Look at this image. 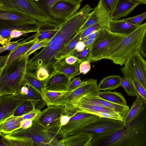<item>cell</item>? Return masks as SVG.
Segmentation results:
<instances>
[{
  "instance_id": "13",
  "label": "cell",
  "mask_w": 146,
  "mask_h": 146,
  "mask_svg": "<svg viewBox=\"0 0 146 146\" xmlns=\"http://www.w3.org/2000/svg\"><path fill=\"white\" fill-rule=\"evenodd\" d=\"M70 118L68 122L62 128L67 134L89 124L100 117L90 113L75 111L69 115Z\"/></svg>"
},
{
  "instance_id": "28",
  "label": "cell",
  "mask_w": 146,
  "mask_h": 146,
  "mask_svg": "<svg viewBox=\"0 0 146 146\" xmlns=\"http://www.w3.org/2000/svg\"><path fill=\"white\" fill-rule=\"evenodd\" d=\"M36 40V38H33L23 43L15 50L10 51L8 54V57L5 65L21 58L33 45Z\"/></svg>"
},
{
  "instance_id": "41",
  "label": "cell",
  "mask_w": 146,
  "mask_h": 146,
  "mask_svg": "<svg viewBox=\"0 0 146 146\" xmlns=\"http://www.w3.org/2000/svg\"><path fill=\"white\" fill-rule=\"evenodd\" d=\"M106 11L110 15L113 12L119 0H100Z\"/></svg>"
},
{
  "instance_id": "7",
  "label": "cell",
  "mask_w": 146,
  "mask_h": 146,
  "mask_svg": "<svg viewBox=\"0 0 146 146\" xmlns=\"http://www.w3.org/2000/svg\"><path fill=\"white\" fill-rule=\"evenodd\" d=\"M125 36L111 33L106 29L99 30V33L90 48V62H94L105 59Z\"/></svg>"
},
{
  "instance_id": "54",
  "label": "cell",
  "mask_w": 146,
  "mask_h": 146,
  "mask_svg": "<svg viewBox=\"0 0 146 146\" xmlns=\"http://www.w3.org/2000/svg\"><path fill=\"white\" fill-rule=\"evenodd\" d=\"M70 118V116L67 115H62L60 119V123L61 127L66 125L68 122Z\"/></svg>"
},
{
  "instance_id": "52",
  "label": "cell",
  "mask_w": 146,
  "mask_h": 146,
  "mask_svg": "<svg viewBox=\"0 0 146 146\" xmlns=\"http://www.w3.org/2000/svg\"><path fill=\"white\" fill-rule=\"evenodd\" d=\"M0 146H10L8 139L5 135L0 132Z\"/></svg>"
},
{
  "instance_id": "61",
  "label": "cell",
  "mask_w": 146,
  "mask_h": 146,
  "mask_svg": "<svg viewBox=\"0 0 146 146\" xmlns=\"http://www.w3.org/2000/svg\"></svg>"
},
{
  "instance_id": "5",
  "label": "cell",
  "mask_w": 146,
  "mask_h": 146,
  "mask_svg": "<svg viewBox=\"0 0 146 146\" xmlns=\"http://www.w3.org/2000/svg\"><path fill=\"white\" fill-rule=\"evenodd\" d=\"M5 136L7 137L28 140L32 143V146H58L60 141L46 128L34 121L30 127L19 129Z\"/></svg>"
},
{
  "instance_id": "16",
  "label": "cell",
  "mask_w": 146,
  "mask_h": 146,
  "mask_svg": "<svg viewBox=\"0 0 146 146\" xmlns=\"http://www.w3.org/2000/svg\"><path fill=\"white\" fill-rule=\"evenodd\" d=\"M80 6H76L66 2L59 1L50 8L49 14L54 19L61 24L75 14Z\"/></svg>"
},
{
  "instance_id": "58",
  "label": "cell",
  "mask_w": 146,
  "mask_h": 146,
  "mask_svg": "<svg viewBox=\"0 0 146 146\" xmlns=\"http://www.w3.org/2000/svg\"><path fill=\"white\" fill-rule=\"evenodd\" d=\"M11 41H9L7 39L3 37L0 34V44L3 46H4Z\"/></svg>"
},
{
  "instance_id": "9",
  "label": "cell",
  "mask_w": 146,
  "mask_h": 146,
  "mask_svg": "<svg viewBox=\"0 0 146 146\" xmlns=\"http://www.w3.org/2000/svg\"><path fill=\"white\" fill-rule=\"evenodd\" d=\"M125 124L121 121L112 119L99 117L89 124L75 130L66 135L79 134H87L93 136L117 130Z\"/></svg>"
},
{
  "instance_id": "30",
  "label": "cell",
  "mask_w": 146,
  "mask_h": 146,
  "mask_svg": "<svg viewBox=\"0 0 146 146\" xmlns=\"http://www.w3.org/2000/svg\"><path fill=\"white\" fill-rule=\"evenodd\" d=\"M121 77L118 75H111L103 78L98 86L99 90H115L121 86Z\"/></svg>"
},
{
  "instance_id": "23",
  "label": "cell",
  "mask_w": 146,
  "mask_h": 146,
  "mask_svg": "<svg viewBox=\"0 0 146 146\" xmlns=\"http://www.w3.org/2000/svg\"><path fill=\"white\" fill-rule=\"evenodd\" d=\"M80 64L71 65L67 64L64 58L58 60L52 66L53 71L64 74L71 80L80 74L79 67Z\"/></svg>"
},
{
  "instance_id": "6",
  "label": "cell",
  "mask_w": 146,
  "mask_h": 146,
  "mask_svg": "<svg viewBox=\"0 0 146 146\" xmlns=\"http://www.w3.org/2000/svg\"><path fill=\"white\" fill-rule=\"evenodd\" d=\"M1 6L28 16L40 24L58 27L60 25L42 11L33 0H3Z\"/></svg>"
},
{
  "instance_id": "35",
  "label": "cell",
  "mask_w": 146,
  "mask_h": 146,
  "mask_svg": "<svg viewBox=\"0 0 146 146\" xmlns=\"http://www.w3.org/2000/svg\"><path fill=\"white\" fill-rule=\"evenodd\" d=\"M121 86L128 95L133 97L139 96L132 82L124 76L121 77Z\"/></svg>"
},
{
  "instance_id": "19",
  "label": "cell",
  "mask_w": 146,
  "mask_h": 146,
  "mask_svg": "<svg viewBox=\"0 0 146 146\" xmlns=\"http://www.w3.org/2000/svg\"><path fill=\"white\" fill-rule=\"evenodd\" d=\"M93 136L87 134L66 135L59 141L58 146H92Z\"/></svg>"
},
{
  "instance_id": "17",
  "label": "cell",
  "mask_w": 146,
  "mask_h": 146,
  "mask_svg": "<svg viewBox=\"0 0 146 146\" xmlns=\"http://www.w3.org/2000/svg\"><path fill=\"white\" fill-rule=\"evenodd\" d=\"M71 80L66 74L53 71L44 80V88L48 90L66 91Z\"/></svg>"
},
{
  "instance_id": "22",
  "label": "cell",
  "mask_w": 146,
  "mask_h": 146,
  "mask_svg": "<svg viewBox=\"0 0 146 146\" xmlns=\"http://www.w3.org/2000/svg\"><path fill=\"white\" fill-rule=\"evenodd\" d=\"M40 23H20L10 26L0 28V34L4 38L9 39L10 35L13 30L28 31L31 33L36 32L38 30Z\"/></svg>"
},
{
  "instance_id": "31",
  "label": "cell",
  "mask_w": 146,
  "mask_h": 146,
  "mask_svg": "<svg viewBox=\"0 0 146 146\" xmlns=\"http://www.w3.org/2000/svg\"><path fill=\"white\" fill-rule=\"evenodd\" d=\"M98 95L102 99L113 103L122 106H127L125 98L119 92L110 91L100 92Z\"/></svg>"
},
{
  "instance_id": "60",
  "label": "cell",
  "mask_w": 146,
  "mask_h": 146,
  "mask_svg": "<svg viewBox=\"0 0 146 146\" xmlns=\"http://www.w3.org/2000/svg\"><path fill=\"white\" fill-rule=\"evenodd\" d=\"M3 0H0V6H1L2 4Z\"/></svg>"
},
{
  "instance_id": "51",
  "label": "cell",
  "mask_w": 146,
  "mask_h": 146,
  "mask_svg": "<svg viewBox=\"0 0 146 146\" xmlns=\"http://www.w3.org/2000/svg\"><path fill=\"white\" fill-rule=\"evenodd\" d=\"M33 121L31 119H23L21 123V128L27 129L31 127L32 125Z\"/></svg>"
},
{
  "instance_id": "29",
  "label": "cell",
  "mask_w": 146,
  "mask_h": 146,
  "mask_svg": "<svg viewBox=\"0 0 146 146\" xmlns=\"http://www.w3.org/2000/svg\"><path fill=\"white\" fill-rule=\"evenodd\" d=\"M59 27L40 23L38 31L35 33L34 38H36L37 41L45 38L51 39L58 31Z\"/></svg>"
},
{
  "instance_id": "25",
  "label": "cell",
  "mask_w": 146,
  "mask_h": 146,
  "mask_svg": "<svg viewBox=\"0 0 146 146\" xmlns=\"http://www.w3.org/2000/svg\"><path fill=\"white\" fill-rule=\"evenodd\" d=\"M146 100L139 96L133 102L130 109L125 116L123 122L125 125L130 123L137 117L146 108Z\"/></svg>"
},
{
  "instance_id": "11",
  "label": "cell",
  "mask_w": 146,
  "mask_h": 146,
  "mask_svg": "<svg viewBox=\"0 0 146 146\" xmlns=\"http://www.w3.org/2000/svg\"><path fill=\"white\" fill-rule=\"evenodd\" d=\"M68 111L64 104L48 105L46 108L41 111L35 121L43 127L48 128L60 123L61 116L67 115Z\"/></svg>"
},
{
  "instance_id": "26",
  "label": "cell",
  "mask_w": 146,
  "mask_h": 146,
  "mask_svg": "<svg viewBox=\"0 0 146 146\" xmlns=\"http://www.w3.org/2000/svg\"><path fill=\"white\" fill-rule=\"evenodd\" d=\"M23 119L21 116L12 115L1 122L0 123V132L6 135L12 133L21 128V123Z\"/></svg>"
},
{
  "instance_id": "3",
  "label": "cell",
  "mask_w": 146,
  "mask_h": 146,
  "mask_svg": "<svg viewBox=\"0 0 146 146\" xmlns=\"http://www.w3.org/2000/svg\"><path fill=\"white\" fill-rule=\"evenodd\" d=\"M29 57L16 60L2 68L0 73V96L19 92L27 72Z\"/></svg>"
},
{
  "instance_id": "32",
  "label": "cell",
  "mask_w": 146,
  "mask_h": 146,
  "mask_svg": "<svg viewBox=\"0 0 146 146\" xmlns=\"http://www.w3.org/2000/svg\"><path fill=\"white\" fill-rule=\"evenodd\" d=\"M24 80L40 95L42 99L43 98L45 90L44 81L40 80L32 72H28L25 74Z\"/></svg>"
},
{
  "instance_id": "38",
  "label": "cell",
  "mask_w": 146,
  "mask_h": 146,
  "mask_svg": "<svg viewBox=\"0 0 146 146\" xmlns=\"http://www.w3.org/2000/svg\"><path fill=\"white\" fill-rule=\"evenodd\" d=\"M33 0L40 8L49 15V11L52 6L59 0Z\"/></svg>"
},
{
  "instance_id": "20",
  "label": "cell",
  "mask_w": 146,
  "mask_h": 146,
  "mask_svg": "<svg viewBox=\"0 0 146 146\" xmlns=\"http://www.w3.org/2000/svg\"><path fill=\"white\" fill-rule=\"evenodd\" d=\"M110 18H111L110 15L104 9L99 1L97 6L89 13L87 20L80 29L79 32H82L88 27Z\"/></svg>"
},
{
  "instance_id": "45",
  "label": "cell",
  "mask_w": 146,
  "mask_h": 146,
  "mask_svg": "<svg viewBox=\"0 0 146 146\" xmlns=\"http://www.w3.org/2000/svg\"><path fill=\"white\" fill-rule=\"evenodd\" d=\"M41 111L40 110L33 109L21 116L23 119H31L34 121H35Z\"/></svg>"
},
{
  "instance_id": "55",
  "label": "cell",
  "mask_w": 146,
  "mask_h": 146,
  "mask_svg": "<svg viewBox=\"0 0 146 146\" xmlns=\"http://www.w3.org/2000/svg\"><path fill=\"white\" fill-rule=\"evenodd\" d=\"M85 47V45L83 41L80 40L76 44L75 50L77 52H80L83 51Z\"/></svg>"
},
{
  "instance_id": "40",
  "label": "cell",
  "mask_w": 146,
  "mask_h": 146,
  "mask_svg": "<svg viewBox=\"0 0 146 146\" xmlns=\"http://www.w3.org/2000/svg\"><path fill=\"white\" fill-rule=\"evenodd\" d=\"M25 42V40L22 38L16 41H11L4 46H0V53L6 50L12 51Z\"/></svg>"
},
{
  "instance_id": "33",
  "label": "cell",
  "mask_w": 146,
  "mask_h": 146,
  "mask_svg": "<svg viewBox=\"0 0 146 146\" xmlns=\"http://www.w3.org/2000/svg\"><path fill=\"white\" fill-rule=\"evenodd\" d=\"M82 32L79 33L70 42L64 47L55 56L54 58L56 61L65 58L70 56L75 50L77 43L80 40Z\"/></svg>"
},
{
  "instance_id": "18",
  "label": "cell",
  "mask_w": 146,
  "mask_h": 146,
  "mask_svg": "<svg viewBox=\"0 0 146 146\" xmlns=\"http://www.w3.org/2000/svg\"><path fill=\"white\" fill-rule=\"evenodd\" d=\"M18 93L24 95L35 109L40 110L46 105L40 95L24 80Z\"/></svg>"
},
{
  "instance_id": "43",
  "label": "cell",
  "mask_w": 146,
  "mask_h": 146,
  "mask_svg": "<svg viewBox=\"0 0 146 146\" xmlns=\"http://www.w3.org/2000/svg\"><path fill=\"white\" fill-rule=\"evenodd\" d=\"M6 137L8 139L10 146H32V143L30 141L25 139L7 137Z\"/></svg>"
},
{
  "instance_id": "10",
  "label": "cell",
  "mask_w": 146,
  "mask_h": 146,
  "mask_svg": "<svg viewBox=\"0 0 146 146\" xmlns=\"http://www.w3.org/2000/svg\"><path fill=\"white\" fill-rule=\"evenodd\" d=\"M97 79H90L82 83L78 87L67 93L63 98L64 104L66 106L68 112L72 105L84 95L91 93H98Z\"/></svg>"
},
{
  "instance_id": "27",
  "label": "cell",
  "mask_w": 146,
  "mask_h": 146,
  "mask_svg": "<svg viewBox=\"0 0 146 146\" xmlns=\"http://www.w3.org/2000/svg\"><path fill=\"white\" fill-rule=\"evenodd\" d=\"M69 92L53 91L45 89L42 99L47 106L64 104V97Z\"/></svg>"
},
{
  "instance_id": "50",
  "label": "cell",
  "mask_w": 146,
  "mask_h": 146,
  "mask_svg": "<svg viewBox=\"0 0 146 146\" xmlns=\"http://www.w3.org/2000/svg\"><path fill=\"white\" fill-rule=\"evenodd\" d=\"M30 33L28 31L13 30L11 32L10 34L9 39L11 41L13 38H17L24 34Z\"/></svg>"
},
{
  "instance_id": "56",
  "label": "cell",
  "mask_w": 146,
  "mask_h": 146,
  "mask_svg": "<svg viewBox=\"0 0 146 146\" xmlns=\"http://www.w3.org/2000/svg\"><path fill=\"white\" fill-rule=\"evenodd\" d=\"M8 57V54L3 56H0V73L2 68L6 65Z\"/></svg>"
},
{
  "instance_id": "37",
  "label": "cell",
  "mask_w": 146,
  "mask_h": 146,
  "mask_svg": "<svg viewBox=\"0 0 146 146\" xmlns=\"http://www.w3.org/2000/svg\"><path fill=\"white\" fill-rule=\"evenodd\" d=\"M50 40L51 39L48 38H45L39 41L36 40L33 45L21 58H26L29 56L30 54L36 50L42 47L46 46Z\"/></svg>"
},
{
  "instance_id": "47",
  "label": "cell",
  "mask_w": 146,
  "mask_h": 146,
  "mask_svg": "<svg viewBox=\"0 0 146 146\" xmlns=\"http://www.w3.org/2000/svg\"><path fill=\"white\" fill-rule=\"evenodd\" d=\"M90 62L89 61L86 60L80 64L79 69L80 74H85L91 70V65Z\"/></svg>"
},
{
  "instance_id": "46",
  "label": "cell",
  "mask_w": 146,
  "mask_h": 146,
  "mask_svg": "<svg viewBox=\"0 0 146 146\" xmlns=\"http://www.w3.org/2000/svg\"><path fill=\"white\" fill-rule=\"evenodd\" d=\"M83 81L80 79V77L73 78L72 80L70 81L67 91H71L75 89L81 84Z\"/></svg>"
},
{
  "instance_id": "44",
  "label": "cell",
  "mask_w": 146,
  "mask_h": 146,
  "mask_svg": "<svg viewBox=\"0 0 146 146\" xmlns=\"http://www.w3.org/2000/svg\"><path fill=\"white\" fill-rule=\"evenodd\" d=\"M132 82L139 96L146 100V89L135 78L133 79Z\"/></svg>"
},
{
  "instance_id": "2",
  "label": "cell",
  "mask_w": 146,
  "mask_h": 146,
  "mask_svg": "<svg viewBox=\"0 0 146 146\" xmlns=\"http://www.w3.org/2000/svg\"><path fill=\"white\" fill-rule=\"evenodd\" d=\"M92 146H146L145 108L130 123L120 128L93 137Z\"/></svg>"
},
{
  "instance_id": "12",
  "label": "cell",
  "mask_w": 146,
  "mask_h": 146,
  "mask_svg": "<svg viewBox=\"0 0 146 146\" xmlns=\"http://www.w3.org/2000/svg\"><path fill=\"white\" fill-rule=\"evenodd\" d=\"M28 100L26 97L19 93L1 96L0 123L8 117L13 115L17 108Z\"/></svg>"
},
{
  "instance_id": "8",
  "label": "cell",
  "mask_w": 146,
  "mask_h": 146,
  "mask_svg": "<svg viewBox=\"0 0 146 146\" xmlns=\"http://www.w3.org/2000/svg\"><path fill=\"white\" fill-rule=\"evenodd\" d=\"M121 70L124 76L130 80L135 78L146 89V62L139 50L131 54Z\"/></svg>"
},
{
  "instance_id": "49",
  "label": "cell",
  "mask_w": 146,
  "mask_h": 146,
  "mask_svg": "<svg viewBox=\"0 0 146 146\" xmlns=\"http://www.w3.org/2000/svg\"><path fill=\"white\" fill-rule=\"evenodd\" d=\"M64 58L65 62L68 64L71 65L80 64L81 61L75 56L70 55Z\"/></svg>"
},
{
  "instance_id": "59",
  "label": "cell",
  "mask_w": 146,
  "mask_h": 146,
  "mask_svg": "<svg viewBox=\"0 0 146 146\" xmlns=\"http://www.w3.org/2000/svg\"><path fill=\"white\" fill-rule=\"evenodd\" d=\"M139 3L140 4H146V0H128Z\"/></svg>"
},
{
  "instance_id": "15",
  "label": "cell",
  "mask_w": 146,
  "mask_h": 146,
  "mask_svg": "<svg viewBox=\"0 0 146 146\" xmlns=\"http://www.w3.org/2000/svg\"><path fill=\"white\" fill-rule=\"evenodd\" d=\"M25 23H39L26 15L0 6V28Z\"/></svg>"
},
{
  "instance_id": "42",
  "label": "cell",
  "mask_w": 146,
  "mask_h": 146,
  "mask_svg": "<svg viewBox=\"0 0 146 146\" xmlns=\"http://www.w3.org/2000/svg\"><path fill=\"white\" fill-rule=\"evenodd\" d=\"M146 18V12H145L137 16L122 19L132 25L138 26Z\"/></svg>"
},
{
  "instance_id": "36",
  "label": "cell",
  "mask_w": 146,
  "mask_h": 146,
  "mask_svg": "<svg viewBox=\"0 0 146 146\" xmlns=\"http://www.w3.org/2000/svg\"><path fill=\"white\" fill-rule=\"evenodd\" d=\"M35 108L31 103L29 101L27 100L17 108L13 115L21 116Z\"/></svg>"
},
{
  "instance_id": "1",
  "label": "cell",
  "mask_w": 146,
  "mask_h": 146,
  "mask_svg": "<svg viewBox=\"0 0 146 146\" xmlns=\"http://www.w3.org/2000/svg\"><path fill=\"white\" fill-rule=\"evenodd\" d=\"M93 8L86 4L69 19L62 23L58 31L48 45L28 60L27 72L37 70L40 68H52L56 62L57 54L79 33Z\"/></svg>"
},
{
  "instance_id": "4",
  "label": "cell",
  "mask_w": 146,
  "mask_h": 146,
  "mask_svg": "<svg viewBox=\"0 0 146 146\" xmlns=\"http://www.w3.org/2000/svg\"><path fill=\"white\" fill-rule=\"evenodd\" d=\"M146 23L138 26L122 40L111 50L105 59L111 60L116 64L123 65L129 57L133 52L139 50L145 36Z\"/></svg>"
},
{
  "instance_id": "57",
  "label": "cell",
  "mask_w": 146,
  "mask_h": 146,
  "mask_svg": "<svg viewBox=\"0 0 146 146\" xmlns=\"http://www.w3.org/2000/svg\"><path fill=\"white\" fill-rule=\"evenodd\" d=\"M83 0H59L58 1L66 2L74 6H80L81 3Z\"/></svg>"
},
{
  "instance_id": "14",
  "label": "cell",
  "mask_w": 146,
  "mask_h": 146,
  "mask_svg": "<svg viewBox=\"0 0 146 146\" xmlns=\"http://www.w3.org/2000/svg\"><path fill=\"white\" fill-rule=\"evenodd\" d=\"M98 94L91 93L86 94L79 99L75 104L97 105L110 108L120 114L124 118L129 109L128 106L120 105L102 99L98 96Z\"/></svg>"
},
{
  "instance_id": "24",
  "label": "cell",
  "mask_w": 146,
  "mask_h": 146,
  "mask_svg": "<svg viewBox=\"0 0 146 146\" xmlns=\"http://www.w3.org/2000/svg\"><path fill=\"white\" fill-rule=\"evenodd\" d=\"M138 26L132 25L122 19L117 20L111 19L109 23V31L111 32L126 35L132 32Z\"/></svg>"
},
{
  "instance_id": "34",
  "label": "cell",
  "mask_w": 146,
  "mask_h": 146,
  "mask_svg": "<svg viewBox=\"0 0 146 146\" xmlns=\"http://www.w3.org/2000/svg\"><path fill=\"white\" fill-rule=\"evenodd\" d=\"M111 18L107 19L94 24L86 29L82 32L80 40L83 41L88 36L94 31L101 29H109V23Z\"/></svg>"
},
{
  "instance_id": "53",
  "label": "cell",
  "mask_w": 146,
  "mask_h": 146,
  "mask_svg": "<svg viewBox=\"0 0 146 146\" xmlns=\"http://www.w3.org/2000/svg\"><path fill=\"white\" fill-rule=\"evenodd\" d=\"M146 35L145 36L141 43L139 51L142 56L145 57H146Z\"/></svg>"
},
{
  "instance_id": "21",
  "label": "cell",
  "mask_w": 146,
  "mask_h": 146,
  "mask_svg": "<svg viewBox=\"0 0 146 146\" xmlns=\"http://www.w3.org/2000/svg\"><path fill=\"white\" fill-rule=\"evenodd\" d=\"M138 3L128 0H119L112 13L111 19L117 20L129 14L137 6Z\"/></svg>"
},
{
  "instance_id": "48",
  "label": "cell",
  "mask_w": 146,
  "mask_h": 146,
  "mask_svg": "<svg viewBox=\"0 0 146 146\" xmlns=\"http://www.w3.org/2000/svg\"><path fill=\"white\" fill-rule=\"evenodd\" d=\"M49 75L47 70L44 68H40L37 70L36 72V77L41 80H45Z\"/></svg>"
},
{
  "instance_id": "39",
  "label": "cell",
  "mask_w": 146,
  "mask_h": 146,
  "mask_svg": "<svg viewBox=\"0 0 146 146\" xmlns=\"http://www.w3.org/2000/svg\"><path fill=\"white\" fill-rule=\"evenodd\" d=\"M70 55L75 56L80 60L81 62L86 60L90 62V48L86 47L84 49L80 52H77L74 50Z\"/></svg>"
}]
</instances>
